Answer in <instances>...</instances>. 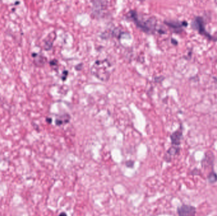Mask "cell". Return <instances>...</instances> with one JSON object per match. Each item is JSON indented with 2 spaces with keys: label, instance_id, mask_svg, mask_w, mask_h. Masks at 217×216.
I'll list each match as a JSON object with an SVG mask.
<instances>
[{
  "label": "cell",
  "instance_id": "14",
  "mask_svg": "<svg viewBox=\"0 0 217 216\" xmlns=\"http://www.w3.org/2000/svg\"><path fill=\"white\" fill-rule=\"evenodd\" d=\"M58 64V62H57V60H51V61L50 62V64L51 66H55V65H57Z\"/></svg>",
  "mask_w": 217,
  "mask_h": 216
},
{
  "label": "cell",
  "instance_id": "15",
  "mask_svg": "<svg viewBox=\"0 0 217 216\" xmlns=\"http://www.w3.org/2000/svg\"><path fill=\"white\" fill-rule=\"evenodd\" d=\"M58 216H67V215L65 212H61L59 214Z\"/></svg>",
  "mask_w": 217,
  "mask_h": 216
},
{
  "label": "cell",
  "instance_id": "1",
  "mask_svg": "<svg viewBox=\"0 0 217 216\" xmlns=\"http://www.w3.org/2000/svg\"><path fill=\"white\" fill-rule=\"evenodd\" d=\"M114 71V66L108 59L95 61L91 68L92 74L103 82H107Z\"/></svg>",
  "mask_w": 217,
  "mask_h": 216
},
{
  "label": "cell",
  "instance_id": "12",
  "mask_svg": "<svg viewBox=\"0 0 217 216\" xmlns=\"http://www.w3.org/2000/svg\"><path fill=\"white\" fill-rule=\"evenodd\" d=\"M133 165H134V162L132 161V160H129V161H127L126 162V166L128 167H133Z\"/></svg>",
  "mask_w": 217,
  "mask_h": 216
},
{
  "label": "cell",
  "instance_id": "8",
  "mask_svg": "<svg viewBox=\"0 0 217 216\" xmlns=\"http://www.w3.org/2000/svg\"><path fill=\"white\" fill-rule=\"evenodd\" d=\"M51 34H49V36L47 37V39L45 40L44 48L46 50H49L52 48L54 40L56 38V34L54 32L53 36H51Z\"/></svg>",
  "mask_w": 217,
  "mask_h": 216
},
{
  "label": "cell",
  "instance_id": "9",
  "mask_svg": "<svg viewBox=\"0 0 217 216\" xmlns=\"http://www.w3.org/2000/svg\"><path fill=\"white\" fill-rule=\"evenodd\" d=\"M69 120H70V116L68 114H64L61 116L58 117L55 120V124L57 126H61L64 124H66L69 123Z\"/></svg>",
  "mask_w": 217,
  "mask_h": 216
},
{
  "label": "cell",
  "instance_id": "6",
  "mask_svg": "<svg viewBox=\"0 0 217 216\" xmlns=\"http://www.w3.org/2000/svg\"><path fill=\"white\" fill-rule=\"evenodd\" d=\"M32 57L34 58V63L38 67H41L44 65L47 62V58L38 53H33Z\"/></svg>",
  "mask_w": 217,
  "mask_h": 216
},
{
  "label": "cell",
  "instance_id": "3",
  "mask_svg": "<svg viewBox=\"0 0 217 216\" xmlns=\"http://www.w3.org/2000/svg\"><path fill=\"white\" fill-rule=\"evenodd\" d=\"M179 216H195L196 214V207L190 205H182L177 208Z\"/></svg>",
  "mask_w": 217,
  "mask_h": 216
},
{
  "label": "cell",
  "instance_id": "13",
  "mask_svg": "<svg viewBox=\"0 0 217 216\" xmlns=\"http://www.w3.org/2000/svg\"><path fill=\"white\" fill-rule=\"evenodd\" d=\"M68 74L69 72L67 71H65L63 73H62V79L63 81H65L67 78V76L68 75Z\"/></svg>",
  "mask_w": 217,
  "mask_h": 216
},
{
  "label": "cell",
  "instance_id": "10",
  "mask_svg": "<svg viewBox=\"0 0 217 216\" xmlns=\"http://www.w3.org/2000/svg\"><path fill=\"white\" fill-rule=\"evenodd\" d=\"M179 152H180V148L179 147H177V146H171V147L170 148L169 150H168L167 154H166L165 157H169V160L170 161V159H171L170 157L175 156V155H178L179 153Z\"/></svg>",
  "mask_w": 217,
  "mask_h": 216
},
{
  "label": "cell",
  "instance_id": "7",
  "mask_svg": "<svg viewBox=\"0 0 217 216\" xmlns=\"http://www.w3.org/2000/svg\"><path fill=\"white\" fill-rule=\"evenodd\" d=\"M164 23H165L168 26L174 30H180L181 27L187 26V23L186 22H179L175 21H164Z\"/></svg>",
  "mask_w": 217,
  "mask_h": 216
},
{
  "label": "cell",
  "instance_id": "2",
  "mask_svg": "<svg viewBox=\"0 0 217 216\" xmlns=\"http://www.w3.org/2000/svg\"><path fill=\"white\" fill-rule=\"evenodd\" d=\"M128 17L132 20L137 26L147 34H154L157 27V20L154 16L144 18L140 16L135 10L130 11L128 13Z\"/></svg>",
  "mask_w": 217,
  "mask_h": 216
},
{
  "label": "cell",
  "instance_id": "11",
  "mask_svg": "<svg viewBox=\"0 0 217 216\" xmlns=\"http://www.w3.org/2000/svg\"><path fill=\"white\" fill-rule=\"evenodd\" d=\"M208 181L210 184H214L217 182V174L212 170L208 176Z\"/></svg>",
  "mask_w": 217,
  "mask_h": 216
},
{
  "label": "cell",
  "instance_id": "5",
  "mask_svg": "<svg viewBox=\"0 0 217 216\" xmlns=\"http://www.w3.org/2000/svg\"><path fill=\"white\" fill-rule=\"evenodd\" d=\"M182 136H183V134H182V131L181 129H179V130H177L172 133L170 136L171 144L175 146H178L181 143Z\"/></svg>",
  "mask_w": 217,
  "mask_h": 216
},
{
  "label": "cell",
  "instance_id": "4",
  "mask_svg": "<svg viewBox=\"0 0 217 216\" xmlns=\"http://www.w3.org/2000/svg\"><path fill=\"white\" fill-rule=\"evenodd\" d=\"M192 26L194 27V29H197L199 32L201 34H203V35H205L207 37H210V35L208 33H207L205 31V29H204V23H203V19L201 18V17H196L194 22L193 24H192Z\"/></svg>",
  "mask_w": 217,
  "mask_h": 216
}]
</instances>
